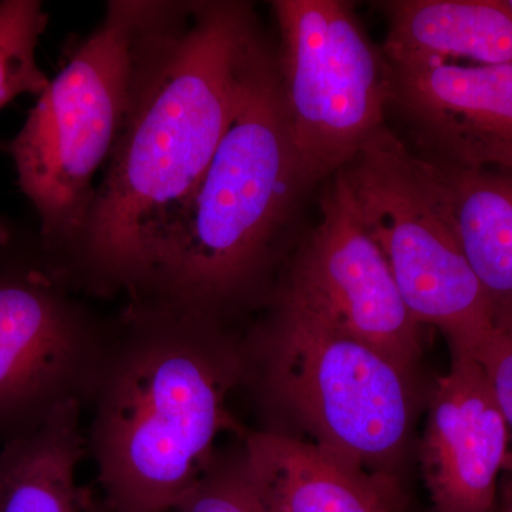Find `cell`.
<instances>
[{
  "label": "cell",
  "mask_w": 512,
  "mask_h": 512,
  "mask_svg": "<svg viewBox=\"0 0 512 512\" xmlns=\"http://www.w3.org/2000/svg\"><path fill=\"white\" fill-rule=\"evenodd\" d=\"M433 164L461 248L495 319L512 316V170Z\"/></svg>",
  "instance_id": "cell-15"
},
{
  "label": "cell",
  "mask_w": 512,
  "mask_h": 512,
  "mask_svg": "<svg viewBox=\"0 0 512 512\" xmlns=\"http://www.w3.org/2000/svg\"><path fill=\"white\" fill-rule=\"evenodd\" d=\"M174 512H274L252 483L244 456L217 451Z\"/></svg>",
  "instance_id": "cell-17"
},
{
  "label": "cell",
  "mask_w": 512,
  "mask_h": 512,
  "mask_svg": "<svg viewBox=\"0 0 512 512\" xmlns=\"http://www.w3.org/2000/svg\"><path fill=\"white\" fill-rule=\"evenodd\" d=\"M275 50L299 173L311 192L386 127L393 67L345 0H274Z\"/></svg>",
  "instance_id": "cell-8"
},
{
  "label": "cell",
  "mask_w": 512,
  "mask_h": 512,
  "mask_svg": "<svg viewBox=\"0 0 512 512\" xmlns=\"http://www.w3.org/2000/svg\"><path fill=\"white\" fill-rule=\"evenodd\" d=\"M319 207V221L293 245L275 288L412 375L421 353V325L338 174L326 183Z\"/></svg>",
  "instance_id": "cell-9"
},
{
  "label": "cell",
  "mask_w": 512,
  "mask_h": 512,
  "mask_svg": "<svg viewBox=\"0 0 512 512\" xmlns=\"http://www.w3.org/2000/svg\"><path fill=\"white\" fill-rule=\"evenodd\" d=\"M507 512H512V500L510 501V505H508Z\"/></svg>",
  "instance_id": "cell-21"
},
{
  "label": "cell",
  "mask_w": 512,
  "mask_h": 512,
  "mask_svg": "<svg viewBox=\"0 0 512 512\" xmlns=\"http://www.w3.org/2000/svg\"><path fill=\"white\" fill-rule=\"evenodd\" d=\"M252 483L274 512H393L390 478L275 430L252 431L242 447Z\"/></svg>",
  "instance_id": "cell-12"
},
{
  "label": "cell",
  "mask_w": 512,
  "mask_h": 512,
  "mask_svg": "<svg viewBox=\"0 0 512 512\" xmlns=\"http://www.w3.org/2000/svg\"><path fill=\"white\" fill-rule=\"evenodd\" d=\"M383 52L394 67L512 64V10L505 0H387Z\"/></svg>",
  "instance_id": "cell-13"
},
{
  "label": "cell",
  "mask_w": 512,
  "mask_h": 512,
  "mask_svg": "<svg viewBox=\"0 0 512 512\" xmlns=\"http://www.w3.org/2000/svg\"><path fill=\"white\" fill-rule=\"evenodd\" d=\"M245 380L244 346L227 326L128 302L86 430L106 510L174 512L221 433L239 430L228 399Z\"/></svg>",
  "instance_id": "cell-2"
},
{
  "label": "cell",
  "mask_w": 512,
  "mask_h": 512,
  "mask_svg": "<svg viewBox=\"0 0 512 512\" xmlns=\"http://www.w3.org/2000/svg\"><path fill=\"white\" fill-rule=\"evenodd\" d=\"M308 194L276 53L261 33L249 52L237 113L130 302L227 328L239 313L266 305Z\"/></svg>",
  "instance_id": "cell-3"
},
{
  "label": "cell",
  "mask_w": 512,
  "mask_h": 512,
  "mask_svg": "<svg viewBox=\"0 0 512 512\" xmlns=\"http://www.w3.org/2000/svg\"><path fill=\"white\" fill-rule=\"evenodd\" d=\"M265 306L242 342L247 379L311 443L383 476L409 436L410 373L281 289Z\"/></svg>",
  "instance_id": "cell-5"
},
{
  "label": "cell",
  "mask_w": 512,
  "mask_h": 512,
  "mask_svg": "<svg viewBox=\"0 0 512 512\" xmlns=\"http://www.w3.org/2000/svg\"><path fill=\"white\" fill-rule=\"evenodd\" d=\"M511 431L480 363L451 355L437 379L421 446L436 512H495L497 483L510 464Z\"/></svg>",
  "instance_id": "cell-11"
},
{
  "label": "cell",
  "mask_w": 512,
  "mask_h": 512,
  "mask_svg": "<svg viewBox=\"0 0 512 512\" xmlns=\"http://www.w3.org/2000/svg\"><path fill=\"white\" fill-rule=\"evenodd\" d=\"M254 5L171 0L79 238L56 264L79 293L136 299L237 113Z\"/></svg>",
  "instance_id": "cell-1"
},
{
  "label": "cell",
  "mask_w": 512,
  "mask_h": 512,
  "mask_svg": "<svg viewBox=\"0 0 512 512\" xmlns=\"http://www.w3.org/2000/svg\"><path fill=\"white\" fill-rule=\"evenodd\" d=\"M83 406L67 403L42 427L0 446V512H86L77 483L87 457Z\"/></svg>",
  "instance_id": "cell-14"
},
{
  "label": "cell",
  "mask_w": 512,
  "mask_h": 512,
  "mask_svg": "<svg viewBox=\"0 0 512 512\" xmlns=\"http://www.w3.org/2000/svg\"><path fill=\"white\" fill-rule=\"evenodd\" d=\"M47 23L49 15L39 0L0 2V109L22 94L40 96L49 86L36 59Z\"/></svg>",
  "instance_id": "cell-16"
},
{
  "label": "cell",
  "mask_w": 512,
  "mask_h": 512,
  "mask_svg": "<svg viewBox=\"0 0 512 512\" xmlns=\"http://www.w3.org/2000/svg\"><path fill=\"white\" fill-rule=\"evenodd\" d=\"M79 295L36 235L0 222V446L92 403L116 319Z\"/></svg>",
  "instance_id": "cell-7"
},
{
  "label": "cell",
  "mask_w": 512,
  "mask_h": 512,
  "mask_svg": "<svg viewBox=\"0 0 512 512\" xmlns=\"http://www.w3.org/2000/svg\"><path fill=\"white\" fill-rule=\"evenodd\" d=\"M171 0H110L99 25L69 53L19 133L2 144L39 218L53 264L72 249L92 207L94 177L133 106Z\"/></svg>",
  "instance_id": "cell-4"
},
{
  "label": "cell",
  "mask_w": 512,
  "mask_h": 512,
  "mask_svg": "<svg viewBox=\"0 0 512 512\" xmlns=\"http://www.w3.org/2000/svg\"><path fill=\"white\" fill-rule=\"evenodd\" d=\"M393 67L392 110L433 163L512 170V64Z\"/></svg>",
  "instance_id": "cell-10"
},
{
  "label": "cell",
  "mask_w": 512,
  "mask_h": 512,
  "mask_svg": "<svg viewBox=\"0 0 512 512\" xmlns=\"http://www.w3.org/2000/svg\"><path fill=\"white\" fill-rule=\"evenodd\" d=\"M507 2L508 8L512 10V0H505Z\"/></svg>",
  "instance_id": "cell-20"
},
{
  "label": "cell",
  "mask_w": 512,
  "mask_h": 512,
  "mask_svg": "<svg viewBox=\"0 0 512 512\" xmlns=\"http://www.w3.org/2000/svg\"><path fill=\"white\" fill-rule=\"evenodd\" d=\"M473 357L483 367L512 436V316L495 319L494 329Z\"/></svg>",
  "instance_id": "cell-18"
},
{
  "label": "cell",
  "mask_w": 512,
  "mask_h": 512,
  "mask_svg": "<svg viewBox=\"0 0 512 512\" xmlns=\"http://www.w3.org/2000/svg\"><path fill=\"white\" fill-rule=\"evenodd\" d=\"M86 512H109L104 507L100 495L94 493L93 490H90L89 498H87Z\"/></svg>",
  "instance_id": "cell-19"
},
{
  "label": "cell",
  "mask_w": 512,
  "mask_h": 512,
  "mask_svg": "<svg viewBox=\"0 0 512 512\" xmlns=\"http://www.w3.org/2000/svg\"><path fill=\"white\" fill-rule=\"evenodd\" d=\"M336 174L414 320L439 329L451 355L473 356L495 312L461 248L434 164L386 126Z\"/></svg>",
  "instance_id": "cell-6"
}]
</instances>
